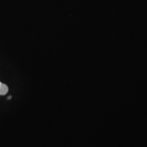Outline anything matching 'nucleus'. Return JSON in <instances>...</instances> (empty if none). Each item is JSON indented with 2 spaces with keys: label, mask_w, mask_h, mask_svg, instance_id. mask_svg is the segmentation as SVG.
Instances as JSON below:
<instances>
[{
  "label": "nucleus",
  "mask_w": 147,
  "mask_h": 147,
  "mask_svg": "<svg viewBox=\"0 0 147 147\" xmlns=\"http://www.w3.org/2000/svg\"><path fill=\"white\" fill-rule=\"evenodd\" d=\"M11 97H12V96H9V97H8V99H10V98H11Z\"/></svg>",
  "instance_id": "obj_2"
},
{
  "label": "nucleus",
  "mask_w": 147,
  "mask_h": 147,
  "mask_svg": "<svg viewBox=\"0 0 147 147\" xmlns=\"http://www.w3.org/2000/svg\"><path fill=\"white\" fill-rule=\"evenodd\" d=\"M8 92V87L6 84L0 82V95H5Z\"/></svg>",
  "instance_id": "obj_1"
}]
</instances>
